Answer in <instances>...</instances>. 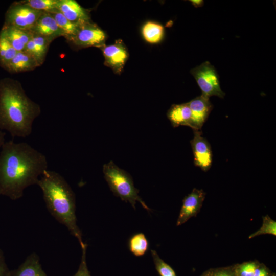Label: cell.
Wrapping results in <instances>:
<instances>
[{"mask_svg":"<svg viewBox=\"0 0 276 276\" xmlns=\"http://www.w3.org/2000/svg\"><path fill=\"white\" fill-rule=\"evenodd\" d=\"M48 167L45 155L29 144L5 141L0 149V195L19 199Z\"/></svg>","mask_w":276,"mask_h":276,"instance_id":"obj_1","label":"cell"},{"mask_svg":"<svg viewBox=\"0 0 276 276\" xmlns=\"http://www.w3.org/2000/svg\"><path fill=\"white\" fill-rule=\"evenodd\" d=\"M41 113L40 105L26 94L20 82L6 78L0 81V130L13 137L26 138Z\"/></svg>","mask_w":276,"mask_h":276,"instance_id":"obj_2","label":"cell"},{"mask_svg":"<svg viewBox=\"0 0 276 276\" xmlns=\"http://www.w3.org/2000/svg\"><path fill=\"white\" fill-rule=\"evenodd\" d=\"M40 188L47 208L52 216L66 226L76 237L81 248L85 245L77 225L75 195L69 184L59 173L47 170L37 184Z\"/></svg>","mask_w":276,"mask_h":276,"instance_id":"obj_3","label":"cell"},{"mask_svg":"<svg viewBox=\"0 0 276 276\" xmlns=\"http://www.w3.org/2000/svg\"><path fill=\"white\" fill-rule=\"evenodd\" d=\"M103 171L105 179L114 195L125 202H129L134 209L136 202L139 201L144 209L151 211L139 196V190L134 187L132 179L127 172L119 168L112 161L104 165Z\"/></svg>","mask_w":276,"mask_h":276,"instance_id":"obj_4","label":"cell"},{"mask_svg":"<svg viewBox=\"0 0 276 276\" xmlns=\"http://www.w3.org/2000/svg\"><path fill=\"white\" fill-rule=\"evenodd\" d=\"M42 13L22 2H15L6 13L5 25L31 31Z\"/></svg>","mask_w":276,"mask_h":276,"instance_id":"obj_5","label":"cell"},{"mask_svg":"<svg viewBox=\"0 0 276 276\" xmlns=\"http://www.w3.org/2000/svg\"><path fill=\"white\" fill-rule=\"evenodd\" d=\"M202 95L209 98L212 96L223 98L225 93L221 90L218 76L214 67L206 61L191 71Z\"/></svg>","mask_w":276,"mask_h":276,"instance_id":"obj_6","label":"cell"},{"mask_svg":"<svg viewBox=\"0 0 276 276\" xmlns=\"http://www.w3.org/2000/svg\"><path fill=\"white\" fill-rule=\"evenodd\" d=\"M105 33L96 24L90 21L80 24L75 35L70 41L83 48L102 47L105 45Z\"/></svg>","mask_w":276,"mask_h":276,"instance_id":"obj_7","label":"cell"},{"mask_svg":"<svg viewBox=\"0 0 276 276\" xmlns=\"http://www.w3.org/2000/svg\"><path fill=\"white\" fill-rule=\"evenodd\" d=\"M194 131V137L190 143L194 155V164L203 171H207L212 163L211 146L207 140L202 136L201 132Z\"/></svg>","mask_w":276,"mask_h":276,"instance_id":"obj_8","label":"cell"},{"mask_svg":"<svg viewBox=\"0 0 276 276\" xmlns=\"http://www.w3.org/2000/svg\"><path fill=\"white\" fill-rule=\"evenodd\" d=\"M104 57L105 64L116 73L122 71L128 58L126 48L121 40L112 44L104 45L101 48Z\"/></svg>","mask_w":276,"mask_h":276,"instance_id":"obj_9","label":"cell"},{"mask_svg":"<svg viewBox=\"0 0 276 276\" xmlns=\"http://www.w3.org/2000/svg\"><path fill=\"white\" fill-rule=\"evenodd\" d=\"M205 195V192L202 190L194 188L191 193L185 197L177 219V226L185 223L197 215L202 206Z\"/></svg>","mask_w":276,"mask_h":276,"instance_id":"obj_10","label":"cell"},{"mask_svg":"<svg viewBox=\"0 0 276 276\" xmlns=\"http://www.w3.org/2000/svg\"><path fill=\"white\" fill-rule=\"evenodd\" d=\"M187 104L192 114L191 128L194 130H200L212 109L209 98L201 94Z\"/></svg>","mask_w":276,"mask_h":276,"instance_id":"obj_11","label":"cell"},{"mask_svg":"<svg viewBox=\"0 0 276 276\" xmlns=\"http://www.w3.org/2000/svg\"><path fill=\"white\" fill-rule=\"evenodd\" d=\"M32 33L47 38L51 41L64 33L50 13L43 12L31 31Z\"/></svg>","mask_w":276,"mask_h":276,"instance_id":"obj_12","label":"cell"},{"mask_svg":"<svg viewBox=\"0 0 276 276\" xmlns=\"http://www.w3.org/2000/svg\"><path fill=\"white\" fill-rule=\"evenodd\" d=\"M57 9L73 23L80 25L90 21L87 11L76 1L59 0Z\"/></svg>","mask_w":276,"mask_h":276,"instance_id":"obj_13","label":"cell"},{"mask_svg":"<svg viewBox=\"0 0 276 276\" xmlns=\"http://www.w3.org/2000/svg\"><path fill=\"white\" fill-rule=\"evenodd\" d=\"M0 33L17 52L24 51L27 43L32 36L31 31L6 25H4Z\"/></svg>","mask_w":276,"mask_h":276,"instance_id":"obj_14","label":"cell"},{"mask_svg":"<svg viewBox=\"0 0 276 276\" xmlns=\"http://www.w3.org/2000/svg\"><path fill=\"white\" fill-rule=\"evenodd\" d=\"M10 276H47V275L41 267L39 257L36 252H32L17 269L11 270Z\"/></svg>","mask_w":276,"mask_h":276,"instance_id":"obj_15","label":"cell"},{"mask_svg":"<svg viewBox=\"0 0 276 276\" xmlns=\"http://www.w3.org/2000/svg\"><path fill=\"white\" fill-rule=\"evenodd\" d=\"M51 42L44 37L32 33V37L27 43L24 51L33 57L40 66L45 60Z\"/></svg>","mask_w":276,"mask_h":276,"instance_id":"obj_16","label":"cell"},{"mask_svg":"<svg viewBox=\"0 0 276 276\" xmlns=\"http://www.w3.org/2000/svg\"><path fill=\"white\" fill-rule=\"evenodd\" d=\"M39 66L35 58L25 51L17 52L5 67L12 73L30 71Z\"/></svg>","mask_w":276,"mask_h":276,"instance_id":"obj_17","label":"cell"},{"mask_svg":"<svg viewBox=\"0 0 276 276\" xmlns=\"http://www.w3.org/2000/svg\"><path fill=\"white\" fill-rule=\"evenodd\" d=\"M167 117L174 127L191 126L192 114L187 103L173 105L168 111Z\"/></svg>","mask_w":276,"mask_h":276,"instance_id":"obj_18","label":"cell"},{"mask_svg":"<svg viewBox=\"0 0 276 276\" xmlns=\"http://www.w3.org/2000/svg\"><path fill=\"white\" fill-rule=\"evenodd\" d=\"M141 32L143 38L147 42L156 44L163 38L164 28L159 23L149 21L143 25Z\"/></svg>","mask_w":276,"mask_h":276,"instance_id":"obj_19","label":"cell"},{"mask_svg":"<svg viewBox=\"0 0 276 276\" xmlns=\"http://www.w3.org/2000/svg\"><path fill=\"white\" fill-rule=\"evenodd\" d=\"M50 13L63 32L64 37L70 41L75 35L80 25L71 22L59 11Z\"/></svg>","mask_w":276,"mask_h":276,"instance_id":"obj_20","label":"cell"},{"mask_svg":"<svg viewBox=\"0 0 276 276\" xmlns=\"http://www.w3.org/2000/svg\"><path fill=\"white\" fill-rule=\"evenodd\" d=\"M128 247L130 252L135 256L141 257L148 250L149 243L143 233H137L130 238Z\"/></svg>","mask_w":276,"mask_h":276,"instance_id":"obj_21","label":"cell"},{"mask_svg":"<svg viewBox=\"0 0 276 276\" xmlns=\"http://www.w3.org/2000/svg\"><path fill=\"white\" fill-rule=\"evenodd\" d=\"M17 52L0 33V63L6 67Z\"/></svg>","mask_w":276,"mask_h":276,"instance_id":"obj_22","label":"cell"},{"mask_svg":"<svg viewBox=\"0 0 276 276\" xmlns=\"http://www.w3.org/2000/svg\"><path fill=\"white\" fill-rule=\"evenodd\" d=\"M22 2L34 9L42 12L53 13L58 11L59 0H27Z\"/></svg>","mask_w":276,"mask_h":276,"instance_id":"obj_23","label":"cell"},{"mask_svg":"<svg viewBox=\"0 0 276 276\" xmlns=\"http://www.w3.org/2000/svg\"><path fill=\"white\" fill-rule=\"evenodd\" d=\"M156 271L160 276H176L174 270L158 255L154 250H151Z\"/></svg>","mask_w":276,"mask_h":276,"instance_id":"obj_24","label":"cell"},{"mask_svg":"<svg viewBox=\"0 0 276 276\" xmlns=\"http://www.w3.org/2000/svg\"><path fill=\"white\" fill-rule=\"evenodd\" d=\"M263 234L276 235V222L268 215L263 217V224L260 228L249 236V238Z\"/></svg>","mask_w":276,"mask_h":276,"instance_id":"obj_25","label":"cell"},{"mask_svg":"<svg viewBox=\"0 0 276 276\" xmlns=\"http://www.w3.org/2000/svg\"><path fill=\"white\" fill-rule=\"evenodd\" d=\"M87 244L84 246L82 249V256L81 262L79 265L77 271L73 276H91L90 273L88 269L86 260V252L87 249Z\"/></svg>","mask_w":276,"mask_h":276,"instance_id":"obj_26","label":"cell"},{"mask_svg":"<svg viewBox=\"0 0 276 276\" xmlns=\"http://www.w3.org/2000/svg\"><path fill=\"white\" fill-rule=\"evenodd\" d=\"M256 269V265L253 262L243 265L240 268V276H253Z\"/></svg>","mask_w":276,"mask_h":276,"instance_id":"obj_27","label":"cell"},{"mask_svg":"<svg viewBox=\"0 0 276 276\" xmlns=\"http://www.w3.org/2000/svg\"><path fill=\"white\" fill-rule=\"evenodd\" d=\"M11 271L6 264L3 251L0 248V276H10Z\"/></svg>","mask_w":276,"mask_h":276,"instance_id":"obj_28","label":"cell"},{"mask_svg":"<svg viewBox=\"0 0 276 276\" xmlns=\"http://www.w3.org/2000/svg\"><path fill=\"white\" fill-rule=\"evenodd\" d=\"M253 276H268L266 270L263 268H257Z\"/></svg>","mask_w":276,"mask_h":276,"instance_id":"obj_29","label":"cell"},{"mask_svg":"<svg viewBox=\"0 0 276 276\" xmlns=\"http://www.w3.org/2000/svg\"><path fill=\"white\" fill-rule=\"evenodd\" d=\"M5 132L0 130V149L3 144L5 142Z\"/></svg>","mask_w":276,"mask_h":276,"instance_id":"obj_30","label":"cell"},{"mask_svg":"<svg viewBox=\"0 0 276 276\" xmlns=\"http://www.w3.org/2000/svg\"><path fill=\"white\" fill-rule=\"evenodd\" d=\"M193 5L195 7H200L201 6L202 4L203 3V1H191Z\"/></svg>","mask_w":276,"mask_h":276,"instance_id":"obj_31","label":"cell"},{"mask_svg":"<svg viewBox=\"0 0 276 276\" xmlns=\"http://www.w3.org/2000/svg\"><path fill=\"white\" fill-rule=\"evenodd\" d=\"M215 276H230L228 274L224 272H221L216 274Z\"/></svg>","mask_w":276,"mask_h":276,"instance_id":"obj_32","label":"cell"}]
</instances>
